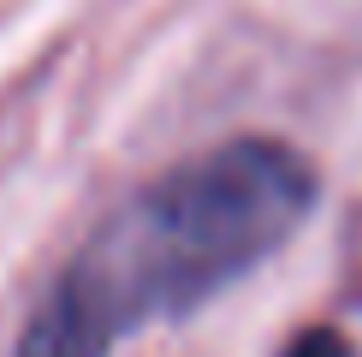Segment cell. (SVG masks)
Wrapping results in <instances>:
<instances>
[{
	"label": "cell",
	"mask_w": 362,
	"mask_h": 357,
	"mask_svg": "<svg viewBox=\"0 0 362 357\" xmlns=\"http://www.w3.org/2000/svg\"><path fill=\"white\" fill-rule=\"evenodd\" d=\"M315 167L279 137H232L143 185L66 262L12 357H113L262 268L309 220Z\"/></svg>",
	"instance_id": "1"
},
{
	"label": "cell",
	"mask_w": 362,
	"mask_h": 357,
	"mask_svg": "<svg viewBox=\"0 0 362 357\" xmlns=\"http://www.w3.org/2000/svg\"><path fill=\"white\" fill-rule=\"evenodd\" d=\"M291 357H351V351H344V339L333 334V327H315V334H303L291 346Z\"/></svg>",
	"instance_id": "2"
}]
</instances>
